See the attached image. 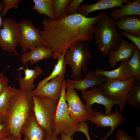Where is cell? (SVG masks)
<instances>
[{
  "mask_svg": "<svg viewBox=\"0 0 140 140\" xmlns=\"http://www.w3.org/2000/svg\"><path fill=\"white\" fill-rule=\"evenodd\" d=\"M101 16L100 12L93 17L77 13L57 20L45 18L42 22L43 29L40 31L42 44L52 49V58L58 59L75 43L80 41L88 43L92 40L95 26Z\"/></svg>",
  "mask_w": 140,
  "mask_h": 140,
  "instance_id": "6da1fadb",
  "label": "cell"
},
{
  "mask_svg": "<svg viewBox=\"0 0 140 140\" xmlns=\"http://www.w3.org/2000/svg\"><path fill=\"white\" fill-rule=\"evenodd\" d=\"M12 87L8 104L0 115L7 137L22 140V128L33 112V90Z\"/></svg>",
  "mask_w": 140,
  "mask_h": 140,
  "instance_id": "7a4b0ae2",
  "label": "cell"
},
{
  "mask_svg": "<svg viewBox=\"0 0 140 140\" xmlns=\"http://www.w3.org/2000/svg\"><path fill=\"white\" fill-rule=\"evenodd\" d=\"M101 17L95 28L94 39L96 47L104 58L110 52L116 50L122 39L115 21L108 15L106 11L100 12Z\"/></svg>",
  "mask_w": 140,
  "mask_h": 140,
  "instance_id": "3957f363",
  "label": "cell"
},
{
  "mask_svg": "<svg viewBox=\"0 0 140 140\" xmlns=\"http://www.w3.org/2000/svg\"><path fill=\"white\" fill-rule=\"evenodd\" d=\"M88 45V42L80 41L66 50L64 62L66 66L68 65L71 67V79L74 81L82 79L83 75L82 72H85L88 70V60L91 58Z\"/></svg>",
  "mask_w": 140,
  "mask_h": 140,
  "instance_id": "277c9868",
  "label": "cell"
},
{
  "mask_svg": "<svg viewBox=\"0 0 140 140\" xmlns=\"http://www.w3.org/2000/svg\"><path fill=\"white\" fill-rule=\"evenodd\" d=\"M65 80L61 96L58 102L53 122V133L57 135L64 134L72 137L77 131L80 122L71 117L65 98L66 88Z\"/></svg>",
  "mask_w": 140,
  "mask_h": 140,
  "instance_id": "5b68a950",
  "label": "cell"
},
{
  "mask_svg": "<svg viewBox=\"0 0 140 140\" xmlns=\"http://www.w3.org/2000/svg\"><path fill=\"white\" fill-rule=\"evenodd\" d=\"M33 111L39 124L48 134L53 133V122L58 102L46 96L33 95Z\"/></svg>",
  "mask_w": 140,
  "mask_h": 140,
  "instance_id": "8992f818",
  "label": "cell"
},
{
  "mask_svg": "<svg viewBox=\"0 0 140 140\" xmlns=\"http://www.w3.org/2000/svg\"><path fill=\"white\" fill-rule=\"evenodd\" d=\"M137 81L135 77L126 81L106 79L104 83L98 86L107 98L118 103L119 112L121 113L127 102L128 93Z\"/></svg>",
  "mask_w": 140,
  "mask_h": 140,
  "instance_id": "52a82bcc",
  "label": "cell"
},
{
  "mask_svg": "<svg viewBox=\"0 0 140 140\" xmlns=\"http://www.w3.org/2000/svg\"><path fill=\"white\" fill-rule=\"evenodd\" d=\"M19 36V23L9 18L3 19V24L0 27V47L2 50L14 52L19 57L16 49L18 45Z\"/></svg>",
  "mask_w": 140,
  "mask_h": 140,
  "instance_id": "ba28073f",
  "label": "cell"
},
{
  "mask_svg": "<svg viewBox=\"0 0 140 140\" xmlns=\"http://www.w3.org/2000/svg\"><path fill=\"white\" fill-rule=\"evenodd\" d=\"M88 120L99 128L110 127L109 131L102 137H99L101 140H107L115 130L125 120V117L118 111L116 107L115 112L109 114H104L92 109L87 111Z\"/></svg>",
  "mask_w": 140,
  "mask_h": 140,
  "instance_id": "9c48e42d",
  "label": "cell"
},
{
  "mask_svg": "<svg viewBox=\"0 0 140 140\" xmlns=\"http://www.w3.org/2000/svg\"><path fill=\"white\" fill-rule=\"evenodd\" d=\"M19 23L20 36L19 46L23 53L36 47L43 45L40 30L29 20H23Z\"/></svg>",
  "mask_w": 140,
  "mask_h": 140,
  "instance_id": "30bf717a",
  "label": "cell"
},
{
  "mask_svg": "<svg viewBox=\"0 0 140 140\" xmlns=\"http://www.w3.org/2000/svg\"><path fill=\"white\" fill-rule=\"evenodd\" d=\"M66 89L65 98L71 117L79 122L88 121V113L85 105L75 89L69 87Z\"/></svg>",
  "mask_w": 140,
  "mask_h": 140,
  "instance_id": "8fae6325",
  "label": "cell"
},
{
  "mask_svg": "<svg viewBox=\"0 0 140 140\" xmlns=\"http://www.w3.org/2000/svg\"><path fill=\"white\" fill-rule=\"evenodd\" d=\"M82 98L86 101L85 107L87 111L91 108L92 106L94 103L101 104L104 106L106 114H109L114 112L113 106L118 103L109 100L103 94L101 89L98 86L90 88V90L81 92Z\"/></svg>",
  "mask_w": 140,
  "mask_h": 140,
  "instance_id": "7c38bea8",
  "label": "cell"
},
{
  "mask_svg": "<svg viewBox=\"0 0 140 140\" xmlns=\"http://www.w3.org/2000/svg\"><path fill=\"white\" fill-rule=\"evenodd\" d=\"M65 80V75L57 76L50 81L37 87L33 90L32 94L47 97L58 102Z\"/></svg>",
  "mask_w": 140,
  "mask_h": 140,
  "instance_id": "4fadbf2b",
  "label": "cell"
},
{
  "mask_svg": "<svg viewBox=\"0 0 140 140\" xmlns=\"http://www.w3.org/2000/svg\"><path fill=\"white\" fill-rule=\"evenodd\" d=\"M106 80L104 76L97 74L95 71H89L87 72L81 80L74 81L67 79L66 80L65 86L66 88L69 87L81 91H84L89 88L102 84Z\"/></svg>",
  "mask_w": 140,
  "mask_h": 140,
  "instance_id": "5bb4252c",
  "label": "cell"
},
{
  "mask_svg": "<svg viewBox=\"0 0 140 140\" xmlns=\"http://www.w3.org/2000/svg\"><path fill=\"white\" fill-rule=\"evenodd\" d=\"M21 134L24 135L22 140H46V130L39 124L33 112L22 126Z\"/></svg>",
  "mask_w": 140,
  "mask_h": 140,
  "instance_id": "9a60e30c",
  "label": "cell"
},
{
  "mask_svg": "<svg viewBox=\"0 0 140 140\" xmlns=\"http://www.w3.org/2000/svg\"><path fill=\"white\" fill-rule=\"evenodd\" d=\"M136 46L132 42L122 39L118 48L110 52L108 55L110 66L114 68L117 63L123 61H127L132 57Z\"/></svg>",
  "mask_w": 140,
  "mask_h": 140,
  "instance_id": "2e32d148",
  "label": "cell"
},
{
  "mask_svg": "<svg viewBox=\"0 0 140 140\" xmlns=\"http://www.w3.org/2000/svg\"><path fill=\"white\" fill-rule=\"evenodd\" d=\"M130 0H100L92 4L82 3L79 7L78 13L87 17L90 13L98 10H105L117 7H122L124 3L131 2Z\"/></svg>",
  "mask_w": 140,
  "mask_h": 140,
  "instance_id": "e0dca14e",
  "label": "cell"
},
{
  "mask_svg": "<svg viewBox=\"0 0 140 140\" xmlns=\"http://www.w3.org/2000/svg\"><path fill=\"white\" fill-rule=\"evenodd\" d=\"M43 71L39 65L33 69H29L27 66L24 69L23 66L18 69L17 80L20 88L33 90L35 87L34 81L35 79L42 74Z\"/></svg>",
  "mask_w": 140,
  "mask_h": 140,
  "instance_id": "ac0fdd59",
  "label": "cell"
},
{
  "mask_svg": "<svg viewBox=\"0 0 140 140\" xmlns=\"http://www.w3.org/2000/svg\"><path fill=\"white\" fill-rule=\"evenodd\" d=\"M127 61H121L119 66L117 68L112 70L107 71L99 68L95 71L97 74L104 76L107 80H128L134 76L127 64Z\"/></svg>",
  "mask_w": 140,
  "mask_h": 140,
  "instance_id": "d6986e66",
  "label": "cell"
},
{
  "mask_svg": "<svg viewBox=\"0 0 140 140\" xmlns=\"http://www.w3.org/2000/svg\"><path fill=\"white\" fill-rule=\"evenodd\" d=\"M52 49L43 45L34 48L26 52L23 53L20 57V61L23 65H26L30 61L32 64L44 59L53 58Z\"/></svg>",
  "mask_w": 140,
  "mask_h": 140,
  "instance_id": "ffe728a7",
  "label": "cell"
},
{
  "mask_svg": "<svg viewBox=\"0 0 140 140\" xmlns=\"http://www.w3.org/2000/svg\"><path fill=\"white\" fill-rule=\"evenodd\" d=\"M118 30L127 34L140 36V16H128L115 21Z\"/></svg>",
  "mask_w": 140,
  "mask_h": 140,
  "instance_id": "44dd1931",
  "label": "cell"
},
{
  "mask_svg": "<svg viewBox=\"0 0 140 140\" xmlns=\"http://www.w3.org/2000/svg\"><path fill=\"white\" fill-rule=\"evenodd\" d=\"M109 15L115 21L126 16H140V0H133L120 8L113 9Z\"/></svg>",
  "mask_w": 140,
  "mask_h": 140,
  "instance_id": "7402d4cb",
  "label": "cell"
},
{
  "mask_svg": "<svg viewBox=\"0 0 140 140\" xmlns=\"http://www.w3.org/2000/svg\"><path fill=\"white\" fill-rule=\"evenodd\" d=\"M33 2L34 6L32 9L37 10L39 15H45L50 19L54 20L52 0H33Z\"/></svg>",
  "mask_w": 140,
  "mask_h": 140,
  "instance_id": "603a6c76",
  "label": "cell"
},
{
  "mask_svg": "<svg viewBox=\"0 0 140 140\" xmlns=\"http://www.w3.org/2000/svg\"><path fill=\"white\" fill-rule=\"evenodd\" d=\"M127 64L137 81H140V50L136 47Z\"/></svg>",
  "mask_w": 140,
  "mask_h": 140,
  "instance_id": "cb8c5ba5",
  "label": "cell"
},
{
  "mask_svg": "<svg viewBox=\"0 0 140 140\" xmlns=\"http://www.w3.org/2000/svg\"><path fill=\"white\" fill-rule=\"evenodd\" d=\"M66 51L58 59L57 64L51 74L48 77L38 83L37 87H39L49 81L52 79L57 76L65 75L66 65L64 62V58Z\"/></svg>",
  "mask_w": 140,
  "mask_h": 140,
  "instance_id": "d4e9b609",
  "label": "cell"
},
{
  "mask_svg": "<svg viewBox=\"0 0 140 140\" xmlns=\"http://www.w3.org/2000/svg\"><path fill=\"white\" fill-rule=\"evenodd\" d=\"M127 102L133 108H140V81H137L131 87L128 94Z\"/></svg>",
  "mask_w": 140,
  "mask_h": 140,
  "instance_id": "484cf974",
  "label": "cell"
},
{
  "mask_svg": "<svg viewBox=\"0 0 140 140\" xmlns=\"http://www.w3.org/2000/svg\"><path fill=\"white\" fill-rule=\"evenodd\" d=\"M72 0H52V7L54 19L58 20L67 15V8Z\"/></svg>",
  "mask_w": 140,
  "mask_h": 140,
  "instance_id": "4316f807",
  "label": "cell"
},
{
  "mask_svg": "<svg viewBox=\"0 0 140 140\" xmlns=\"http://www.w3.org/2000/svg\"><path fill=\"white\" fill-rule=\"evenodd\" d=\"M12 87L9 86L0 95V115L6 108L10 98Z\"/></svg>",
  "mask_w": 140,
  "mask_h": 140,
  "instance_id": "83f0119b",
  "label": "cell"
},
{
  "mask_svg": "<svg viewBox=\"0 0 140 140\" xmlns=\"http://www.w3.org/2000/svg\"><path fill=\"white\" fill-rule=\"evenodd\" d=\"M4 4L1 15H5L10 9L14 8L16 10L18 9V4L20 2V0H2Z\"/></svg>",
  "mask_w": 140,
  "mask_h": 140,
  "instance_id": "f1b7e54d",
  "label": "cell"
},
{
  "mask_svg": "<svg viewBox=\"0 0 140 140\" xmlns=\"http://www.w3.org/2000/svg\"><path fill=\"white\" fill-rule=\"evenodd\" d=\"M83 1V0H72L67 9V15H71L77 13L79 7Z\"/></svg>",
  "mask_w": 140,
  "mask_h": 140,
  "instance_id": "f546056e",
  "label": "cell"
},
{
  "mask_svg": "<svg viewBox=\"0 0 140 140\" xmlns=\"http://www.w3.org/2000/svg\"><path fill=\"white\" fill-rule=\"evenodd\" d=\"M116 138V140H137L136 138L130 136L125 131L121 129L117 130Z\"/></svg>",
  "mask_w": 140,
  "mask_h": 140,
  "instance_id": "4dcf8cb0",
  "label": "cell"
},
{
  "mask_svg": "<svg viewBox=\"0 0 140 140\" xmlns=\"http://www.w3.org/2000/svg\"><path fill=\"white\" fill-rule=\"evenodd\" d=\"M121 34L122 36H124L128 39L131 40L132 42L134 43L136 47L140 50V36L137 37L130 35L121 31Z\"/></svg>",
  "mask_w": 140,
  "mask_h": 140,
  "instance_id": "1f68e13d",
  "label": "cell"
},
{
  "mask_svg": "<svg viewBox=\"0 0 140 140\" xmlns=\"http://www.w3.org/2000/svg\"><path fill=\"white\" fill-rule=\"evenodd\" d=\"M9 80L3 72L0 73V95L9 86Z\"/></svg>",
  "mask_w": 140,
  "mask_h": 140,
  "instance_id": "d6a6232c",
  "label": "cell"
},
{
  "mask_svg": "<svg viewBox=\"0 0 140 140\" xmlns=\"http://www.w3.org/2000/svg\"><path fill=\"white\" fill-rule=\"evenodd\" d=\"M6 137L4 125L2 123H0V139Z\"/></svg>",
  "mask_w": 140,
  "mask_h": 140,
  "instance_id": "836d02e7",
  "label": "cell"
},
{
  "mask_svg": "<svg viewBox=\"0 0 140 140\" xmlns=\"http://www.w3.org/2000/svg\"><path fill=\"white\" fill-rule=\"evenodd\" d=\"M58 135L53 133L51 134L47 133L46 140H60V137L58 136Z\"/></svg>",
  "mask_w": 140,
  "mask_h": 140,
  "instance_id": "e575fe53",
  "label": "cell"
},
{
  "mask_svg": "<svg viewBox=\"0 0 140 140\" xmlns=\"http://www.w3.org/2000/svg\"><path fill=\"white\" fill-rule=\"evenodd\" d=\"M60 134V140H73V138L72 137L68 136L64 134Z\"/></svg>",
  "mask_w": 140,
  "mask_h": 140,
  "instance_id": "d590c367",
  "label": "cell"
},
{
  "mask_svg": "<svg viewBox=\"0 0 140 140\" xmlns=\"http://www.w3.org/2000/svg\"><path fill=\"white\" fill-rule=\"evenodd\" d=\"M4 4L2 1L0 2V27L2 25L3 22V19L1 17V12L2 11Z\"/></svg>",
  "mask_w": 140,
  "mask_h": 140,
  "instance_id": "8d00e7d4",
  "label": "cell"
},
{
  "mask_svg": "<svg viewBox=\"0 0 140 140\" xmlns=\"http://www.w3.org/2000/svg\"><path fill=\"white\" fill-rule=\"evenodd\" d=\"M136 135L137 140H140V127L136 126Z\"/></svg>",
  "mask_w": 140,
  "mask_h": 140,
  "instance_id": "74e56055",
  "label": "cell"
},
{
  "mask_svg": "<svg viewBox=\"0 0 140 140\" xmlns=\"http://www.w3.org/2000/svg\"><path fill=\"white\" fill-rule=\"evenodd\" d=\"M86 136L87 139V140H92L90 137L89 134V131H85L84 133Z\"/></svg>",
  "mask_w": 140,
  "mask_h": 140,
  "instance_id": "f35d334b",
  "label": "cell"
},
{
  "mask_svg": "<svg viewBox=\"0 0 140 140\" xmlns=\"http://www.w3.org/2000/svg\"><path fill=\"white\" fill-rule=\"evenodd\" d=\"M0 140H17V139L12 138L6 137L3 139H1Z\"/></svg>",
  "mask_w": 140,
  "mask_h": 140,
  "instance_id": "ab89813d",
  "label": "cell"
},
{
  "mask_svg": "<svg viewBox=\"0 0 140 140\" xmlns=\"http://www.w3.org/2000/svg\"><path fill=\"white\" fill-rule=\"evenodd\" d=\"M2 123V120L1 117L0 115V123Z\"/></svg>",
  "mask_w": 140,
  "mask_h": 140,
  "instance_id": "60d3db41",
  "label": "cell"
}]
</instances>
